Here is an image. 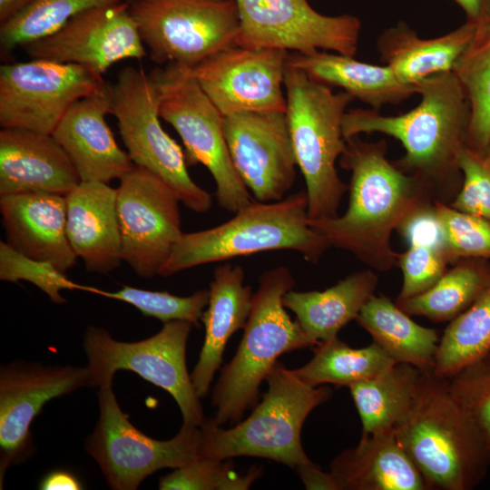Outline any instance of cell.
<instances>
[{
	"label": "cell",
	"mask_w": 490,
	"mask_h": 490,
	"mask_svg": "<svg viewBox=\"0 0 490 490\" xmlns=\"http://www.w3.org/2000/svg\"><path fill=\"white\" fill-rule=\"evenodd\" d=\"M385 140L346 139L340 166L351 173L349 200L341 216L311 220L309 225L330 247L347 250L373 269L386 271L397 264L391 234L404 220L427 203L428 187L401 171L387 157Z\"/></svg>",
	"instance_id": "1"
},
{
	"label": "cell",
	"mask_w": 490,
	"mask_h": 490,
	"mask_svg": "<svg viewBox=\"0 0 490 490\" xmlns=\"http://www.w3.org/2000/svg\"><path fill=\"white\" fill-rule=\"evenodd\" d=\"M416 87L421 100L403 114L382 115L372 108L347 111L344 138L379 132L397 139L405 154L396 165L427 187L459 180L457 158L466 146L470 119L465 92L453 71L431 75Z\"/></svg>",
	"instance_id": "2"
},
{
	"label": "cell",
	"mask_w": 490,
	"mask_h": 490,
	"mask_svg": "<svg viewBox=\"0 0 490 490\" xmlns=\"http://www.w3.org/2000/svg\"><path fill=\"white\" fill-rule=\"evenodd\" d=\"M395 431L428 490H472L488 472L485 442L447 378L422 372L413 407Z\"/></svg>",
	"instance_id": "3"
},
{
	"label": "cell",
	"mask_w": 490,
	"mask_h": 490,
	"mask_svg": "<svg viewBox=\"0 0 490 490\" xmlns=\"http://www.w3.org/2000/svg\"><path fill=\"white\" fill-rule=\"evenodd\" d=\"M294 286L292 273L284 266L259 277L240 346L213 389L212 420L218 426L237 424L258 404L260 386L280 355L318 344L285 309L283 297Z\"/></svg>",
	"instance_id": "4"
},
{
	"label": "cell",
	"mask_w": 490,
	"mask_h": 490,
	"mask_svg": "<svg viewBox=\"0 0 490 490\" xmlns=\"http://www.w3.org/2000/svg\"><path fill=\"white\" fill-rule=\"evenodd\" d=\"M330 246L309 225L305 191L280 201H252L234 217L213 228L181 235L159 275L172 276L201 265L240 256L293 250L317 263Z\"/></svg>",
	"instance_id": "5"
},
{
	"label": "cell",
	"mask_w": 490,
	"mask_h": 490,
	"mask_svg": "<svg viewBox=\"0 0 490 490\" xmlns=\"http://www.w3.org/2000/svg\"><path fill=\"white\" fill-rule=\"evenodd\" d=\"M286 119L297 162L305 182L311 220L338 216L348 185L336 163L346 149L342 122L354 98L289 65L284 75Z\"/></svg>",
	"instance_id": "6"
},
{
	"label": "cell",
	"mask_w": 490,
	"mask_h": 490,
	"mask_svg": "<svg viewBox=\"0 0 490 490\" xmlns=\"http://www.w3.org/2000/svg\"><path fill=\"white\" fill-rule=\"evenodd\" d=\"M266 380L268 391L245 420L229 429L212 418L202 423L201 457L256 456L293 469L313 463L301 444L302 426L314 408L330 398L332 389L305 384L280 363L274 365Z\"/></svg>",
	"instance_id": "7"
},
{
	"label": "cell",
	"mask_w": 490,
	"mask_h": 490,
	"mask_svg": "<svg viewBox=\"0 0 490 490\" xmlns=\"http://www.w3.org/2000/svg\"><path fill=\"white\" fill-rule=\"evenodd\" d=\"M110 114L116 118L134 165L163 180L189 210L207 212L212 206L211 194L191 179L184 152L161 124L162 69L146 73L133 66L122 68L110 84Z\"/></svg>",
	"instance_id": "8"
},
{
	"label": "cell",
	"mask_w": 490,
	"mask_h": 490,
	"mask_svg": "<svg viewBox=\"0 0 490 490\" xmlns=\"http://www.w3.org/2000/svg\"><path fill=\"white\" fill-rule=\"evenodd\" d=\"M194 324L188 320L163 323L155 335L134 342L113 338L100 327H88L83 338L89 385L113 381L118 370L135 372L171 394L183 422L201 426L204 415L186 366V346Z\"/></svg>",
	"instance_id": "9"
},
{
	"label": "cell",
	"mask_w": 490,
	"mask_h": 490,
	"mask_svg": "<svg viewBox=\"0 0 490 490\" xmlns=\"http://www.w3.org/2000/svg\"><path fill=\"white\" fill-rule=\"evenodd\" d=\"M130 12L151 59L193 68L236 45L240 15L235 0H137Z\"/></svg>",
	"instance_id": "10"
},
{
	"label": "cell",
	"mask_w": 490,
	"mask_h": 490,
	"mask_svg": "<svg viewBox=\"0 0 490 490\" xmlns=\"http://www.w3.org/2000/svg\"><path fill=\"white\" fill-rule=\"evenodd\" d=\"M99 418L85 449L115 490H134L155 471L178 468L201 457V426L183 422L169 440H157L138 430L119 407L113 381L99 387Z\"/></svg>",
	"instance_id": "11"
},
{
	"label": "cell",
	"mask_w": 490,
	"mask_h": 490,
	"mask_svg": "<svg viewBox=\"0 0 490 490\" xmlns=\"http://www.w3.org/2000/svg\"><path fill=\"white\" fill-rule=\"evenodd\" d=\"M162 74L160 117L180 135L187 164L201 163L211 172L220 207L236 213L253 199L233 165L223 132V116L190 68L168 64Z\"/></svg>",
	"instance_id": "12"
},
{
	"label": "cell",
	"mask_w": 490,
	"mask_h": 490,
	"mask_svg": "<svg viewBox=\"0 0 490 490\" xmlns=\"http://www.w3.org/2000/svg\"><path fill=\"white\" fill-rule=\"evenodd\" d=\"M102 74L43 59L0 66L1 129L52 134L68 109L102 87Z\"/></svg>",
	"instance_id": "13"
},
{
	"label": "cell",
	"mask_w": 490,
	"mask_h": 490,
	"mask_svg": "<svg viewBox=\"0 0 490 490\" xmlns=\"http://www.w3.org/2000/svg\"><path fill=\"white\" fill-rule=\"evenodd\" d=\"M235 1L240 15L236 45L302 54L319 50L349 56L357 53L361 22L355 15H325L308 0Z\"/></svg>",
	"instance_id": "14"
},
{
	"label": "cell",
	"mask_w": 490,
	"mask_h": 490,
	"mask_svg": "<svg viewBox=\"0 0 490 490\" xmlns=\"http://www.w3.org/2000/svg\"><path fill=\"white\" fill-rule=\"evenodd\" d=\"M181 201L163 180L136 166L117 188L116 208L122 260L136 275H159L173 246L183 234Z\"/></svg>",
	"instance_id": "15"
},
{
	"label": "cell",
	"mask_w": 490,
	"mask_h": 490,
	"mask_svg": "<svg viewBox=\"0 0 490 490\" xmlns=\"http://www.w3.org/2000/svg\"><path fill=\"white\" fill-rule=\"evenodd\" d=\"M288 57L281 49L232 45L190 71L222 116L286 112L283 87Z\"/></svg>",
	"instance_id": "16"
},
{
	"label": "cell",
	"mask_w": 490,
	"mask_h": 490,
	"mask_svg": "<svg viewBox=\"0 0 490 490\" xmlns=\"http://www.w3.org/2000/svg\"><path fill=\"white\" fill-rule=\"evenodd\" d=\"M222 127L233 165L253 198H285L297 167L285 112L236 113L223 116Z\"/></svg>",
	"instance_id": "17"
},
{
	"label": "cell",
	"mask_w": 490,
	"mask_h": 490,
	"mask_svg": "<svg viewBox=\"0 0 490 490\" xmlns=\"http://www.w3.org/2000/svg\"><path fill=\"white\" fill-rule=\"evenodd\" d=\"M23 48L31 59L78 64L100 74L122 60H141L147 54L125 2L87 9Z\"/></svg>",
	"instance_id": "18"
},
{
	"label": "cell",
	"mask_w": 490,
	"mask_h": 490,
	"mask_svg": "<svg viewBox=\"0 0 490 490\" xmlns=\"http://www.w3.org/2000/svg\"><path fill=\"white\" fill-rule=\"evenodd\" d=\"M89 385L87 368L14 362L0 371V481L32 454L30 426L45 403Z\"/></svg>",
	"instance_id": "19"
},
{
	"label": "cell",
	"mask_w": 490,
	"mask_h": 490,
	"mask_svg": "<svg viewBox=\"0 0 490 490\" xmlns=\"http://www.w3.org/2000/svg\"><path fill=\"white\" fill-rule=\"evenodd\" d=\"M110 107V84L104 83L95 93L75 102L52 133L82 181L109 183L121 180L134 167L106 122Z\"/></svg>",
	"instance_id": "20"
},
{
	"label": "cell",
	"mask_w": 490,
	"mask_h": 490,
	"mask_svg": "<svg viewBox=\"0 0 490 490\" xmlns=\"http://www.w3.org/2000/svg\"><path fill=\"white\" fill-rule=\"evenodd\" d=\"M66 196L51 192L0 195L5 242L31 259L48 261L65 273L77 256L66 234Z\"/></svg>",
	"instance_id": "21"
},
{
	"label": "cell",
	"mask_w": 490,
	"mask_h": 490,
	"mask_svg": "<svg viewBox=\"0 0 490 490\" xmlns=\"http://www.w3.org/2000/svg\"><path fill=\"white\" fill-rule=\"evenodd\" d=\"M81 181L52 134L1 129L0 195L43 191L66 196Z\"/></svg>",
	"instance_id": "22"
},
{
	"label": "cell",
	"mask_w": 490,
	"mask_h": 490,
	"mask_svg": "<svg viewBox=\"0 0 490 490\" xmlns=\"http://www.w3.org/2000/svg\"><path fill=\"white\" fill-rule=\"evenodd\" d=\"M117 189L108 183L81 181L66 195V234L89 272L109 273L122 264Z\"/></svg>",
	"instance_id": "23"
},
{
	"label": "cell",
	"mask_w": 490,
	"mask_h": 490,
	"mask_svg": "<svg viewBox=\"0 0 490 490\" xmlns=\"http://www.w3.org/2000/svg\"><path fill=\"white\" fill-rule=\"evenodd\" d=\"M339 490H428L395 428L362 434L358 446L330 464Z\"/></svg>",
	"instance_id": "24"
},
{
	"label": "cell",
	"mask_w": 490,
	"mask_h": 490,
	"mask_svg": "<svg viewBox=\"0 0 490 490\" xmlns=\"http://www.w3.org/2000/svg\"><path fill=\"white\" fill-rule=\"evenodd\" d=\"M244 270L239 265L225 263L214 270L208 309L201 318L205 328L204 343L191 374L200 398L209 392L228 340L246 325L253 294L250 287L244 285Z\"/></svg>",
	"instance_id": "25"
},
{
	"label": "cell",
	"mask_w": 490,
	"mask_h": 490,
	"mask_svg": "<svg viewBox=\"0 0 490 490\" xmlns=\"http://www.w3.org/2000/svg\"><path fill=\"white\" fill-rule=\"evenodd\" d=\"M479 23L466 20L446 34L422 38L407 23L399 21L379 34L377 50L401 82L416 85L431 75L452 71Z\"/></svg>",
	"instance_id": "26"
},
{
	"label": "cell",
	"mask_w": 490,
	"mask_h": 490,
	"mask_svg": "<svg viewBox=\"0 0 490 490\" xmlns=\"http://www.w3.org/2000/svg\"><path fill=\"white\" fill-rule=\"evenodd\" d=\"M288 64L329 86L342 88L374 110L417 94L416 85L401 82L389 66L364 63L354 56L320 50L306 54L294 53L289 54Z\"/></svg>",
	"instance_id": "27"
},
{
	"label": "cell",
	"mask_w": 490,
	"mask_h": 490,
	"mask_svg": "<svg viewBox=\"0 0 490 490\" xmlns=\"http://www.w3.org/2000/svg\"><path fill=\"white\" fill-rule=\"evenodd\" d=\"M377 276L370 270L354 272L323 290L288 291L283 305L291 310L302 328L317 341L338 336L356 319L364 305L375 295Z\"/></svg>",
	"instance_id": "28"
},
{
	"label": "cell",
	"mask_w": 490,
	"mask_h": 490,
	"mask_svg": "<svg viewBox=\"0 0 490 490\" xmlns=\"http://www.w3.org/2000/svg\"><path fill=\"white\" fill-rule=\"evenodd\" d=\"M356 320L396 363L433 373L440 340L436 329L415 322L386 296L373 295Z\"/></svg>",
	"instance_id": "29"
},
{
	"label": "cell",
	"mask_w": 490,
	"mask_h": 490,
	"mask_svg": "<svg viewBox=\"0 0 490 490\" xmlns=\"http://www.w3.org/2000/svg\"><path fill=\"white\" fill-rule=\"evenodd\" d=\"M422 372L395 363L377 376L349 387L363 433L393 429L407 416L416 399Z\"/></svg>",
	"instance_id": "30"
},
{
	"label": "cell",
	"mask_w": 490,
	"mask_h": 490,
	"mask_svg": "<svg viewBox=\"0 0 490 490\" xmlns=\"http://www.w3.org/2000/svg\"><path fill=\"white\" fill-rule=\"evenodd\" d=\"M489 287L490 260L462 259L428 290L396 303L409 316L425 317L434 322H450Z\"/></svg>",
	"instance_id": "31"
},
{
	"label": "cell",
	"mask_w": 490,
	"mask_h": 490,
	"mask_svg": "<svg viewBox=\"0 0 490 490\" xmlns=\"http://www.w3.org/2000/svg\"><path fill=\"white\" fill-rule=\"evenodd\" d=\"M313 358L293 373L310 387L334 385L348 387L371 378L396 362L376 343L351 348L338 336L320 340L314 347Z\"/></svg>",
	"instance_id": "32"
},
{
	"label": "cell",
	"mask_w": 490,
	"mask_h": 490,
	"mask_svg": "<svg viewBox=\"0 0 490 490\" xmlns=\"http://www.w3.org/2000/svg\"><path fill=\"white\" fill-rule=\"evenodd\" d=\"M452 71L469 103L466 146L483 156L490 143V17L478 24Z\"/></svg>",
	"instance_id": "33"
},
{
	"label": "cell",
	"mask_w": 490,
	"mask_h": 490,
	"mask_svg": "<svg viewBox=\"0 0 490 490\" xmlns=\"http://www.w3.org/2000/svg\"><path fill=\"white\" fill-rule=\"evenodd\" d=\"M489 353L490 287L445 329L433 374L449 379Z\"/></svg>",
	"instance_id": "34"
},
{
	"label": "cell",
	"mask_w": 490,
	"mask_h": 490,
	"mask_svg": "<svg viewBox=\"0 0 490 490\" xmlns=\"http://www.w3.org/2000/svg\"><path fill=\"white\" fill-rule=\"evenodd\" d=\"M122 0H34L7 21L0 24V49L6 56L17 47L46 37L61 29L76 15Z\"/></svg>",
	"instance_id": "35"
},
{
	"label": "cell",
	"mask_w": 490,
	"mask_h": 490,
	"mask_svg": "<svg viewBox=\"0 0 490 490\" xmlns=\"http://www.w3.org/2000/svg\"><path fill=\"white\" fill-rule=\"evenodd\" d=\"M262 470L250 466L245 475H238L230 459L200 457L176 470L159 482L161 490H246L260 477Z\"/></svg>",
	"instance_id": "36"
},
{
	"label": "cell",
	"mask_w": 490,
	"mask_h": 490,
	"mask_svg": "<svg viewBox=\"0 0 490 490\" xmlns=\"http://www.w3.org/2000/svg\"><path fill=\"white\" fill-rule=\"evenodd\" d=\"M0 279L13 283L30 282L56 304L65 302L61 295L64 289H79L98 295L102 292L100 289L75 283L52 263L24 256L3 240L0 241Z\"/></svg>",
	"instance_id": "37"
},
{
	"label": "cell",
	"mask_w": 490,
	"mask_h": 490,
	"mask_svg": "<svg viewBox=\"0 0 490 490\" xmlns=\"http://www.w3.org/2000/svg\"><path fill=\"white\" fill-rule=\"evenodd\" d=\"M100 296L124 301L138 309L144 316L162 323L188 320L198 325L209 302V289H199L191 296L181 297L166 291H152L123 286L117 291L102 290Z\"/></svg>",
	"instance_id": "38"
},
{
	"label": "cell",
	"mask_w": 490,
	"mask_h": 490,
	"mask_svg": "<svg viewBox=\"0 0 490 490\" xmlns=\"http://www.w3.org/2000/svg\"><path fill=\"white\" fill-rule=\"evenodd\" d=\"M446 238L450 263L462 259L490 260V221L462 212L441 201L434 202Z\"/></svg>",
	"instance_id": "39"
},
{
	"label": "cell",
	"mask_w": 490,
	"mask_h": 490,
	"mask_svg": "<svg viewBox=\"0 0 490 490\" xmlns=\"http://www.w3.org/2000/svg\"><path fill=\"white\" fill-rule=\"evenodd\" d=\"M452 395L476 426L490 456V353L448 379Z\"/></svg>",
	"instance_id": "40"
},
{
	"label": "cell",
	"mask_w": 490,
	"mask_h": 490,
	"mask_svg": "<svg viewBox=\"0 0 490 490\" xmlns=\"http://www.w3.org/2000/svg\"><path fill=\"white\" fill-rule=\"evenodd\" d=\"M457 163L462 186L451 207L490 221V169L467 146L459 152Z\"/></svg>",
	"instance_id": "41"
},
{
	"label": "cell",
	"mask_w": 490,
	"mask_h": 490,
	"mask_svg": "<svg viewBox=\"0 0 490 490\" xmlns=\"http://www.w3.org/2000/svg\"><path fill=\"white\" fill-rule=\"evenodd\" d=\"M448 263L444 253L426 247L408 246L398 253L397 266L402 270L403 285L397 301L428 290L446 273Z\"/></svg>",
	"instance_id": "42"
},
{
	"label": "cell",
	"mask_w": 490,
	"mask_h": 490,
	"mask_svg": "<svg viewBox=\"0 0 490 490\" xmlns=\"http://www.w3.org/2000/svg\"><path fill=\"white\" fill-rule=\"evenodd\" d=\"M397 230L409 246L430 248L444 253L447 258L446 232L434 203L427 202L417 208Z\"/></svg>",
	"instance_id": "43"
},
{
	"label": "cell",
	"mask_w": 490,
	"mask_h": 490,
	"mask_svg": "<svg viewBox=\"0 0 490 490\" xmlns=\"http://www.w3.org/2000/svg\"><path fill=\"white\" fill-rule=\"evenodd\" d=\"M295 470L308 490H339L332 474L323 472L315 463L298 466Z\"/></svg>",
	"instance_id": "44"
},
{
	"label": "cell",
	"mask_w": 490,
	"mask_h": 490,
	"mask_svg": "<svg viewBox=\"0 0 490 490\" xmlns=\"http://www.w3.org/2000/svg\"><path fill=\"white\" fill-rule=\"evenodd\" d=\"M39 488L43 490H79L83 486L73 474L64 470H55L42 479Z\"/></svg>",
	"instance_id": "45"
},
{
	"label": "cell",
	"mask_w": 490,
	"mask_h": 490,
	"mask_svg": "<svg viewBox=\"0 0 490 490\" xmlns=\"http://www.w3.org/2000/svg\"><path fill=\"white\" fill-rule=\"evenodd\" d=\"M465 12L466 20L481 22L490 17V0H454Z\"/></svg>",
	"instance_id": "46"
},
{
	"label": "cell",
	"mask_w": 490,
	"mask_h": 490,
	"mask_svg": "<svg viewBox=\"0 0 490 490\" xmlns=\"http://www.w3.org/2000/svg\"><path fill=\"white\" fill-rule=\"evenodd\" d=\"M34 0H0V24L7 21Z\"/></svg>",
	"instance_id": "47"
},
{
	"label": "cell",
	"mask_w": 490,
	"mask_h": 490,
	"mask_svg": "<svg viewBox=\"0 0 490 490\" xmlns=\"http://www.w3.org/2000/svg\"><path fill=\"white\" fill-rule=\"evenodd\" d=\"M482 158L485 165L490 169V143Z\"/></svg>",
	"instance_id": "48"
},
{
	"label": "cell",
	"mask_w": 490,
	"mask_h": 490,
	"mask_svg": "<svg viewBox=\"0 0 490 490\" xmlns=\"http://www.w3.org/2000/svg\"><path fill=\"white\" fill-rule=\"evenodd\" d=\"M122 1L131 5V4H132L133 2H135L137 0H122Z\"/></svg>",
	"instance_id": "49"
}]
</instances>
